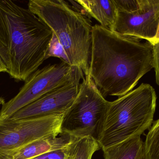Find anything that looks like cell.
I'll list each match as a JSON object with an SVG mask.
<instances>
[{
    "instance_id": "6da1fadb",
    "label": "cell",
    "mask_w": 159,
    "mask_h": 159,
    "mask_svg": "<svg viewBox=\"0 0 159 159\" xmlns=\"http://www.w3.org/2000/svg\"><path fill=\"white\" fill-rule=\"evenodd\" d=\"M153 68V45L148 41L93 26L89 74L105 98L129 93Z\"/></svg>"
},
{
    "instance_id": "7a4b0ae2",
    "label": "cell",
    "mask_w": 159,
    "mask_h": 159,
    "mask_svg": "<svg viewBox=\"0 0 159 159\" xmlns=\"http://www.w3.org/2000/svg\"><path fill=\"white\" fill-rule=\"evenodd\" d=\"M51 29L28 8L0 0V58L7 73L25 81L46 60Z\"/></svg>"
},
{
    "instance_id": "3957f363",
    "label": "cell",
    "mask_w": 159,
    "mask_h": 159,
    "mask_svg": "<svg viewBox=\"0 0 159 159\" xmlns=\"http://www.w3.org/2000/svg\"><path fill=\"white\" fill-rule=\"evenodd\" d=\"M28 6L57 36L69 64L89 75L93 26L88 16L63 0H30Z\"/></svg>"
},
{
    "instance_id": "277c9868",
    "label": "cell",
    "mask_w": 159,
    "mask_h": 159,
    "mask_svg": "<svg viewBox=\"0 0 159 159\" xmlns=\"http://www.w3.org/2000/svg\"><path fill=\"white\" fill-rule=\"evenodd\" d=\"M155 89L143 83L110 102L102 133L97 142L105 149L136 135L141 136L153 123L157 107Z\"/></svg>"
},
{
    "instance_id": "5b68a950",
    "label": "cell",
    "mask_w": 159,
    "mask_h": 159,
    "mask_svg": "<svg viewBox=\"0 0 159 159\" xmlns=\"http://www.w3.org/2000/svg\"><path fill=\"white\" fill-rule=\"evenodd\" d=\"M109 103L98 90L89 75L85 76L80 83L77 97L63 114L61 133L76 139L90 137L97 142Z\"/></svg>"
},
{
    "instance_id": "8992f818",
    "label": "cell",
    "mask_w": 159,
    "mask_h": 159,
    "mask_svg": "<svg viewBox=\"0 0 159 159\" xmlns=\"http://www.w3.org/2000/svg\"><path fill=\"white\" fill-rule=\"evenodd\" d=\"M84 77L82 70L63 61L38 69L25 80L18 93L2 105L0 120L9 118L45 94L68 84L80 81Z\"/></svg>"
},
{
    "instance_id": "52a82bcc",
    "label": "cell",
    "mask_w": 159,
    "mask_h": 159,
    "mask_svg": "<svg viewBox=\"0 0 159 159\" xmlns=\"http://www.w3.org/2000/svg\"><path fill=\"white\" fill-rule=\"evenodd\" d=\"M63 115L42 118L0 120V159H6L37 140L61 134Z\"/></svg>"
},
{
    "instance_id": "ba28073f",
    "label": "cell",
    "mask_w": 159,
    "mask_h": 159,
    "mask_svg": "<svg viewBox=\"0 0 159 159\" xmlns=\"http://www.w3.org/2000/svg\"><path fill=\"white\" fill-rule=\"evenodd\" d=\"M159 23V0H143L140 10L134 13L118 11L112 30L126 36L145 39L152 44Z\"/></svg>"
},
{
    "instance_id": "9c48e42d",
    "label": "cell",
    "mask_w": 159,
    "mask_h": 159,
    "mask_svg": "<svg viewBox=\"0 0 159 159\" xmlns=\"http://www.w3.org/2000/svg\"><path fill=\"white\" fill-rule=\"evenodd\" d=\"M80 81L52 91L16 112L8 119L42 118L63 115L72 104L79 91Z\"/></svg>"
},
{
    "instance_id": "30bf717a",
    "label": "cell",
    "mask_w": 159,
    "mask_h": 159,
    "mask_svg": "<svg viewBox=\"0 0 159 159\" xmlns=\"http://www.w3.org/2000/svg\"><path fill=\"white\" fill-rule=\"evenodd\" d=\"M75 139L68 134L50 136L31 143L8 156L6 159H32L45 153L66 148Z\"/></svg>"
},
{
    "instance_id": "8fae6325",
    "label": "cell",
    "mask_w": 159,
    "mask_h": 159,
    "mask_svg": "<svg viewBox=\"0 0 159 159\" xmlns=\"http://www.w3.org/2000/svg\"><path fill=\"white\" fill-rule=\"evenodd\" d=\"M83 10L95 19L102 27L113 30L118 10L114 0L75 1Z\"/></svg>"
},
{
    "instance_id": "7c38bea8",
    "label": "cell",
    "mask_w": 159,
    "mask_h": 159,
    "mask_svg": "<svg viewBox=\"0 0 159 159\" xmlns=\"http://www.w3.org/2000/svg\"><path fill=\"white\" fill-rule=\"evenodd\" d=\"M104 159H144V143L140 135L102 149Z\"/></svg>"
},
{
    "instance_id": "4fadbf2b",
    "label": "cell",
    "mask_w": 159,
    "mask_h": 159,
    "mask_svg": "<svg viewBox=\"0 0 159 159\" xmlns=\"http://www.w3.org/2000/svg\"><path fill=\"white\" fill-rule=\"evenodd\" d=\"M100 149L98 142L93 138H75L67 147L64 159H92Z\"/></svg>"
},
{
    "instance_id": "5bb4252c",
    "label": "cell",
    "mask_w": 159,
    "mask_h": 159,
    "mask_svg": "<svg viewBox=\"0 0 159 159\" xmlns=\"http://www.w3.org/2000/svg\"><path fill=\"white\" fill-rule=\"evenodd\" d=\"M144 147V159H159V119L149 129Z\"/></svg>"
},
{
    "instance_id": "9a60e30c",
    "label": "cell",
    "mask_w": 159,
    "mask_h": 159,
    "mask_svg": "<svg viewBox=\"0 0 159 159\" xmlns=\"http://www.w3.org/2000/svg\"><path fill=\"white\" fill-rule=\"evenodd\" d=\"M50 57L59 58L61 61L66 62L69 64V60L62 45L61 44L57 36L53 33V36L49 44L48 50L46 56V60Z\"/></svg>"
},
{
    "instance_id": "2e32d148",
    "label": "cell",
    "mask_w": 159,
    "mask_h": 159,
    "mask_svg": "<svg viewBox=\"0 0 159 159\" xmlns=\"http://www.w3.org/2000/svg\"><path fill=\"white\" fill-rule=\"evenodd\" d=\"M118 11L134 13L140 10L143 0H114Z\"/></svg>"
},
{
    "instance_id": "e0dca14e",
    "label": "cell",
    "mask_w": 159,
    "mask_h": 159,
    "mask_svg": "<svg viewBox=\"0 0 159 159\" xmlns=\"http://www.w3.org/2000/svg\"><path fill=\"white\" fill-rule=\"evenodd\" d=\"M67 147L63 149L54 150L45 153L32 159H64Z\"/></svg>"
},
{
    "instance_id": "ac0fdd59",
    "label": "cell",
    "mask_w": 159,
    "mask_h": 159,
    "mask_svg": "<svg viewBox=\"0 0 159 159\" xmlns=\"http://www.w3.org/2000/svg\"><path fill=\"white\" fill-rule=\"evenodd\" d=\"M153 58L156 83L159 86V41L153 45Z\"/></svg>"
},
{
    "instance_id": "d6986e66",
    "label": "cell",
    "mask_w": 159,
    "mask_h": 159,
    "mask_svg": "<svg viewBox=\"0 0 159 159\" xmlns=\"http://www.w3.org/2000/svg\"><path fill=\"white\" fill-rule=\"evenodd\" d=\"M3 72H6V67L5 65H4L1 58H0V73Z\"/></svg>"
},
{
    "instance_id": "ffe728a7",
    "label": "cell",
    "mask_w": 159,
    "mask_h": 159,
    "mask_svg": "<svg viewBox=\"0 0 159 159\" xmlns=\"http://www.w3.org/2000/svg\"><path fill=\"white\" fill-rule=\"evenodd\" d=\"M159 41V23L158 25V27L157 32V35H156V37L154 38L153 40V42L152 43V44L154 45L156 43H157Z\"/></svg>"
},
{
    "instance_id": "44dd1931",
    "label": "cell",
    "mask_w": 159,
    "mask_h": 159,
    "mask_svg": "<svg viewBox=\"0 0 159 159\" xmlns=\"http://www.w3.org/2000/svg\"><path fill=\"white\" fill-rule=\"evenodd\" d=\"M5 103V102L4 99H3L2 98L0 97V105H3Z\"/></svg>"
}]
</instances>
